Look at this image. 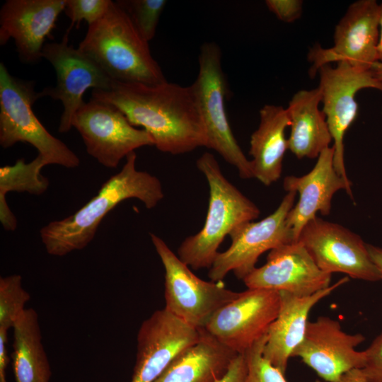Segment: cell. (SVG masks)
I'll use <instances>...</instances> for the list:
<instances>
[{
    "label": "cell",
    "mask_w": 382,
    "mask_h": 382,
    "mask_svg": "<svg viewBox=\"0 0 382 382\" xmlns=\"http://www.w3.org/2000/svg\"><path fill=\"white\" fill-rule=\"evenodd\" d=\"M91 96L117 108L134 127H141L162 152L177 155L206 147L205 130L192 85L113 81L108 90L93 89Z\"/></svg>",
    "instance_id": "1"
},
{
    "label": "cell",
    "mask_w": 382,
    "mask_h": 382,
    "mask_svg": "<svg viewBox=\"0 0 382 382\" xmlns=\"http://www.w3.org/2000/svg\"><path fill=\"white\" fill-rule=\"evenodd\" d=\"M136 159L135 151L128 154L122 168L108 179L85 205L40 229V236L48 254L64 256L83 249L94 238L105 215L125 199H139L149 209L158 204L164 197L161 181L147 172L138 170Z\"/></svg>",
    "instance_id": "2"
},
{
    "label": "cell",
    "mask_w": 382,
    "mask_h": 382,
    "mask_svg": "<svg viewBox=\"0 0 382 382\" xmlns=\"http://www.w3.org/2000/svg\"><path fill=\"white\" fill-rule=\"evenodd\" d=\"M78 49L113 81L150 85L166 81L149 42L115 1H111L103 17L88 25Z\"/></svg>",
    "instance_id": "3"
},
{
    "label": "cell",
    "mask_w": 382,
    "mask_h": 382,
    "mask_svg": "<svg viewBox=\"0 0 382 382\" xmlns=\"http://www.w3.org/2000/svg\"><path fill=\"white\" fill-rule=\"evenodd\" d=\"M209 187L207 214L202 229L187 237L178 249V256L194 270L210 268L218 248L236 227L257 219L260 211L223 175L213 154L204 153L196 162Z\"/></svg>",
    "instance_id": "4"
},
{
    "label": "cell",
    "mask_w": 382,
    "mask_h": 382,
    "mask_svg": "<svg viewBox=\"0 0 382 382\" xmlns=\"http://www.w3.org/2000/svg\"><path fill=\"white\" fill-rule=\"evenodd\" d=\"M34 86L33 81L12 76L4 63L0 64V145L7 149L17 142H26L49 164L78 167L77 155L52 136L35 115L33 105L41 96Z\"/></svg>",
    "instance_id": "5"
},
{
    "label": "cell",
    "mask_w": 382,
    "mask_h": 382,
    "mask_svg": "<svg viewBox=\"0 0 382 382\" xmlns=\"http://www.w3.org/2000/svg\"><path fill=\"white\" fill-rule=\"evenodd\" d=\"M194 89L205 130L206 147L236 167L243 179L253 178L250 161L239 146L226 110L228 86L221 67V52L213 42H204L199 54V72Z\"/></svg>",
    "instance_id": "6"
},
{
    "label": "cell",
    "mask_w": 382,
    "mask_h": 382,
    "mask_svg": "<svg viewBox=\"0 0 382 382\" xmlns=\"http://www.w3.org/2000/svg\"><path fill=\"white\" fill-rule=\"evenodd\" d=\"M150 238L165 269V308L197 329L241 292L227 289L222 281H204L196 276L158 236Z\"/></svg>",
    "instance_id": "7"
},
{
    "label": "cell",
    "mask_w": 382,
    "mask_h": 382,
    "mask_svg": "<svg viewBox=\"0 0 382 382\" xmlns=\"http://www.w3.org/2000/svg\"><path fill=\"white\" fill-rule=\"evenodd\" d=\"M296 192H287L277 209L259 221L241 224L230 233L229 248L216 255L209 268L212 281L221 282L232 271L243 279L256 267L259 257L267 250L295 241L287 216L295 204Z\"/></svg>",
    "instance_id": "8"
},
{
    "label": "cell",
    "mask_w": 382,
    "mask_h": 382,
    "mask_svg": "<svg viewBox=\"0 0 382 382\" xmlns=\"http://www.w3.org/2000/svg\"><path fill=\"white\" fill-rule=\"evenodd\" d=\"M72 127L81 136L87 153L108 168H117L138 148L154 146L151 136L132 125L117 108L93 98L76 112Z\"/></svg>",
    "instance_id": "9"
},
{
    "label": "cell",
    "mask_w": 382,
    "mask_h": 382,
    "mask_svg": "<svg viewBox=\"0 0 382 382\" xmlns=\"http://www.w3.org/2000/svg\"><path fill=\"white\" fill-rule=\"evenodd\" d=\"M317 72L322 110L333 141L334 166L340 175L349 180L345 165L344 138L357 116L356 94L364 88L382 93V82L374 76L371 70L359 69L345 62H338L335 66L323 65Z\"/></svg>",
    "instance_id": "10"
},
{
    "label": "cell",
    "mask_w": 382,
    "mask_h": 382,
    "mask_svg": "<svg viewBox=\"0 0 382 382\" xmlns=\"http://www.w3.org/2000/svg\"><path fill=\"white\" fill-rule=\"evenodd\" d=\"M379 40V4L376 0L352 3L335 25L333 45H315L308 52L313 76L318 69L332 62H345L361 70H371L377 60Z\"/></svg>",
    "instance_id": "11"
},
{
    "label": "cell",
    "mask_w": 382,
    "mask_h": 382,
    "mask_svg": "<svg viewBox=\"0 0 382 382\" xmlns=\"http://www.w3.org/2000/svg\"><path fill=\"white\" fill-rule=\"evenodd\" d=\"M279 308V291L248 289L217 310L204 330L226 347L243 354L267 334Z\"/></svg>",
    "instance_id": "12"
},
{
    "label": "cell",
    "mask_w": 382,
    "mask_h": 382,
    "mask_svg": "<svg viewBox=\"0 0 382 382\" xmlns=\"http://www.w3.org/2000/svg\"><path fill=\"white\" fill-rule=\"evenodd\" d=\"M298 241L326 273L341 272L348 277L368 282L381 280L367 243L340 224L316 216L303 228Z\"/></svg>",
    "instance_id": "13"
},
{
    "label": "cell",
    "mask_w": 382,
    "mask_h": 382,
    "mask_svg": "<svg viewBox=\"0 0 382 382\" xmlns=\"http://www.w3.org/2000/svg\"><path fill=\"white\" fill-rule=\"evenodd\" d=\"M69 34L66 32L61 42L45 43L42 52V57L55 69L57 84L45 88L40 95L62 102L64 109L58 128L60 133L73 127V117L85 103L83 96L86 90H108L113 81L93 60L69 45Z\"/></svg>",
    "instance_id": "14"
},
{
    "label": "cell",
    "mask_w": 382,
    "mask_h": 382,
    "mask_svg": "<svg viewBox=\"0 0 382 382\" xmlns=\"http://www.w3.org/2000/svg\"><path fill=\"white\" fill-rule=\"evenodd\" d=\"M365 340L361 333L343 331L339 321L320 316L308 323L304 337L292 357H299L326 382H335L344 374L361 369L366 362V351L356 347Z\"/></svg>",
    "instance_id": "15"
},
{
    "label": "cell",
    "mask_w": 382,
    "mask_h": 382,
    "mask_svg": "<svg viewBox=\"0 0 382 382\" xmlns=\"http://www.w3.org/2000/svg\"><path fill=\"white\" fill-rule=\"evenodd\" d=\"M165 308L141 325L137 334L136 364L131 382H154L172 361L202 335Z\"/></svg>",
    "instance_id": "16"
},
{
    "label": "cell",
    "mask_w": 382,
    "mask_h": 382,
    "mask_svg": "<svg viewBox=\"0 0 382 382\" xmlns=\"http://www.w3.org/2000/svg\"><path fill=\"white\" fill-rule=\"evenodd\" d=\"M331 274L322 271L299 241L270 251L267 262L243 279L248 289H265L305 296L328 287Z\"/></svg>",
    "instance_id": "17"
},
{
    "label": "cell",
    "mask_w": 382,
    "mask_h": 382,
    "mask_svg": "<svg viewBox=\"0 0 382 382\" xmlns=\"http://www.w3.org/2000/svg\"><path fill=\"white\" fill-rule=\"evenodd\" d=\"M66 0H7L0 10V45L15 42L19 59L35 64Z\"/></svg>",
    "instance_id": "18"
},
{
    "label": "cell",
    "mask_w": 382,
    "mask_h": 382,
    "mask_svg": "<svg viewBox=\"0 0 382 382\" xmlns=\"http://www.w3.org/2000/svg\"><path fill=\"white\" fill-rule=\"evenodd\" d=\"M334 149L330 146L317 158L312 170L302 176L289 175L283 181L286 192H296L299 201L294 205L287 216V224L295 241L299 234L318 212L327 216L331 210L333 195L341 190H345L352 199V183L340 175L334 166Z\"/></svg>",
    "instance_id": "19"
},
{
    "label": "cell",
    "mask_w": 382,
    "mask_h": 382,
    "mask_svg": "<svg viewBox=\"0 0 382 382\" xmlns=\"http://www.w3.org/2000/svg\"><path fill=\"white\" fill-rule=\"evenodd\" d=\"M348 281L349 277H345L310 296H299L279 291V311L267 332L264 357L284 374L289 358L304 337L312 308Z\"/></svg>",
    "instance_id": "20"
},
{
    "label": "cell",
    "mask_w": 382,
    "mask_h": 382,
    "mask_svg": "<svg viewBox=\"0 0 382 382\" xmlns=\"http://www.w3.org/2000/svg\"><path fill=\"white\" fill-rule=\"evenodd\" d=\"M290 125L286 108L267 104L260 110V123L251 134L249 153L253 178L265 185H272L281 176L284 156L289 149L285 130Z\"/></svg>",
    "instance_id": "21"
},
{
    "label": "cell",
    "mask_w": 382,
    "mask_h": 382,
    "mask_svg": "<svg viewBox=\"0 0 382 382\" xmlns=\"http://www.w3.org/2000/svg\"><path fill=\"white\" fill-rule=\"evenodd\" d=\"M321 100L318 86L300 90L286 108L291 120L289 150L298 158H317L332 141L325 115L319 107Z\"/></svg>",
    "instance_id": "22"
},
{
    "label": "cell",
    "mask_w": 382,
    "mask_h": 382,
    "mask_svg": "<svg viewBox=\"0 0 382 382\" xmlns=\"http://www.w3.org/2000/svg\"><path fill=\"white\" fill-rule=\"evenodd\" d=\"M238 354L203 328L201 338L180 352L154 382H218Z\"/></svg>",
    "instance_id": "23"
},
{
    "label": "cell",
    "mask_w": 382,
    "mask_h": 382,
    "mask_svg": "<svg viewBox=\"0 0 382 382\" xmlns=\"http://www.w3.org/2000/svg\"><path fill=\"white\" fill-rule=\"evenodd\" d=\"M13 329L11 356L16 382H49L51 370L42 343L37 312L25 308Z\"/></svg>",
    "instance_id": "24"
},
{
    "label": "cell",
    "mask_w": 382,
    "mask_h": 382,
    "mask_svg": "<svg viewBox=\"0 0 382 382\" xmlns=\"http://www.w3.org/2000/svg\"><path fill=\"white\" fill-rule=\"evenodd\" d=\"M47 165H50L48 161L38 154L30 162L25 163L21 158L13 166L0 168V221L4 230L13 231L17 227V219L6 202V194L11 191L35 195L44 193L49 180L40 171Z\"/></svg>",
    "instance_id": "25"
},
{
    "label": "cell",
    "mask_w": 382,
    "mask_h": 382,
    "mask_svg": "<svg viewBox=\"0 0 382 382\" xmlns=\"http://www.w3.org/2000/svg\"><path fill=\"white\" fill-rule=\"evenodd\" d=\"M29 293L22 285V277L12 274L0 278V328L8 330L25 311Z\"/></svg>",
    "instance_id": "26"
},
{
    "label": "cell",
    "mask_w": 382,
    "mask_h": 382,
    "mask_svg": "<svg viewBox=\"0 0 382 382\" xmlns=\"http://www.w3.org/2000/svg\"><path fill=\"white\" fill-rule=\"evenodd\" d=\"M141 37L149 42L156 34L159 18L167 3L165 0H117Z\"/></svg>",
    "instance_id": "27"
},
{
    "label": "cell",
    "mask_w": 382,
    "mask_h": 382,
    "mask_svg": "<svg viewBox=\"0 0 382 382\" xmlns=\"http://www.w3.org/2000/svg\"><path fill=\"white\" fill-rule=\"evenodd\" d=\"M267 334L244 353L247 374L243 382H287L284 374L262 354Z\"/></svg>",
    "instance_id": "28"
},
{
    "label": "cell",
    "mask_w": 382,
    "mask_h": 382,
    "mask_svg": "<svg viewBox=\"0 0 382 382\" xmlns=\"http://www.w3.org/2000/svg\"><path fill=\"white\" fill-rule=\"evenodd\" d=\"M111 0H66L64 12L70 18L71 24L66 30L69 33L72 28L78 27L81 21L88 25L98 21L108 11Z\"/></svg>",
    "instance_id": "29"
},
{
    "label": "cell",
    "mask_w": 382,
    "mask_h": 382,
    "mask_svg": "<svg viewBox=\"0 0 382 382\" xmlns=\"http://www.w3.org/2000/svg\"><path fill=\"white\" fill-rule=\"evenodd\" d=\"M366 359L360 369L368 382H382V332L365 349Z\"/></svg>",
    "instance_id": "30"
},
{
    "label": "cell",
    "mask_w": 382,
    "mask_h": 382,
    "mask_svg": "<svg viewBox=\"0 0 382 382\" xmlns=\"http://www.w3.org/2000/svg\"><path fill=\"white\" fill-rule=\"evenodd\" d=\"M303 1L301 0H266L265 4L281 21L293 23L298 20L302 13Z\"/></svg>",
    "instance_id": "31"
},
{
    "label": "cell",
    "mask_w": 382,
    "mask_h": 382,
    "mask_svg": "<svg viewBox=\"0 0 382 382\" xmlns=\"http://www.w3.org/2000/svg\"><path fill=\"white\" fill-rule=\"evenodd\" d=\"M247 374L245 354H238L233 360L226 374L218 382H243Z\"/></svg>",
    "instance_id": "32"
},
{
    "label": "cell",
    "mask_w": 382,
    "mask_h": 382,
    "mask_svg": "<svg viewBox=\"0 0 382 382\" xmlns=\"http://www.w3.org/2000/svg\"><path fill=\"white\" fill-rule=\"evenodd\" d=\"M7 332L8 330L0 328V382H6V369L8 363L6 350Z\"/></svg>",
    "instance_id": "33"
},
{
    "label": "cell",
    "mask_w": 382,
    "mask_h": 382,
    "mask_svg": "<svg viewBox=\"0 0 382 382\" xmlns=\"http://www.w3.org/2000/svg\"><path fill=\"white\" fill-rule=\"evenodd\" d=\"M313 382H322L316 380ZM335 382H368L363 375L360 369H352L344 374L337 381Z\"/></svg>",
    "instance_id": "34"
},
{
    "label": "cell",
    "mask_w": 382,
    "mask_h": 382,
    "mask_svg": "<svg viewBox=\"0 0 382 382\" xmlns=\"http://www.w3.org/2000/svg\"><path fill=\"white\" fill-rule=\"evenodd\" d=\"M367 248L371 258L376 266L382 280V248L367 244Z\"/></svg>",
    "instance_id": "35"
},
{
    "label": "cell",
    "mask_w": 382,
    "mask_h": 382,
    "mask_svg": "<svg viewBox=\"0 0 382 382\" xmlns=\"http://www.w3.org/2000/svg\"><path fill=\"white\" fill-rule=\"evenodd\" d=\"M377 60L382 62V2L379 4V40L377 47Z\"/></svg>",
    "instance_id": "36"
},
{
    "label": "cell",
    "mask_w": 382,
    "mask_h": 382,
    "mask_svg": "<svg viewBox=\"0 0 382 382\" xmlns=\"http://www.w3.org/2000/svg\"><path fill=\"white\" fill-rule=\"evenodd\" d=\"M374 76L382 82V62H377L371 69Z\"/></svg>",
    "instance_id": "37"
}]
</instances>
